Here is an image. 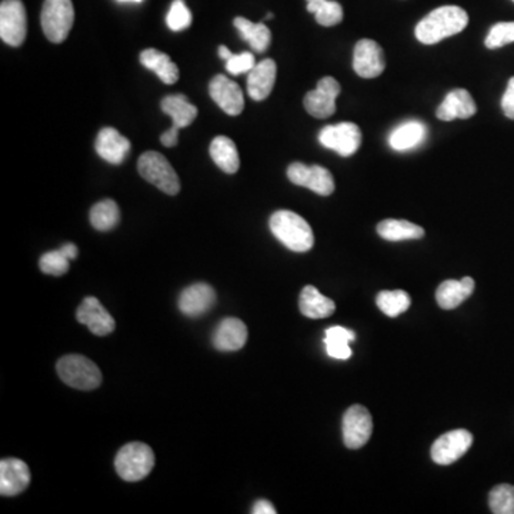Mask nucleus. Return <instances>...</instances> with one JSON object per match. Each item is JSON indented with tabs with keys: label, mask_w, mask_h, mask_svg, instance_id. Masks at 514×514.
Instances as JSON below:
<instances>
[{
	"label": "nucleus",
	"mask_w": 514,
	"mask_h": 514,
	"mask_svg": "<svg viewBox=\"0 0 514 514\" xmlns=\"http://www.w3.org/2000/svg\"><path fill=\"white\" fill-rule=\"evenodd\" d=\"M468 14L458 6H441L430 12L415 26V38L423 45H436L446 38L463 32Z\"/></svg>",
	"instance_id": "1"
},
{
	"label": "nucleus",
	"mask_w": 514,
	"mask_h": 514,
	"mask_svg": "<svg viewBox=\"0 0 514 514\" xmlns=\"http://www.w3.org/2000/svg\"><path fill=\"white\" fill-rule=\"evenodd\" d=\"M269 226L276 239L290 251L304 253L313 247V230L309 223L295 211H275L269 220Z\"/></svg>",
	"instance_id": "2"
},
{
	"label": "nucleus",
	"mask_w": 514,
	"mask_h": 514,
	"mask_svg": "<svg viewBox=\"0 0 514 514\" xmlns=\"http://www.w3.org/2000/svg\"><path fill=\"white\" fill-rule=\"evenodd\" d=\"M117 475L126 482H139L148 477L155 467V453L141 441L126 444L115 458Z\"/></svg>",
	"instance_id": "3"
},
{
	"label": "nucleus",
	"mask_w": 514,
	"mask_h": 514,
	"mask_svg": "<svg viewBox=\"0 0 514 514\" xmlns=\"http://www.w3.org/2000/svg\"><path fill=\"white\" fill-rule=\"evenodd\" d=\"M56 370L64 383L78 390H93L102 383L99 367L81 355L62 357L57 362Z\"/></svg>",
	"instance_id": "4"
},
{
	"label": "nucleus",
	"mask_w": 514,
	"mask_h": 514,
	"mask_svg": "<svg viewBox=\"0 0 514 514\" xmlns=\"http://www.w3.org/2000/svg\"><path fill=\"white\" fill-rule=\"evenodd\" d=\"M138 170L143 179L148 180L149 184L158 187L163 193L170 196L179 193L180 180L176 170L173 169L169 160L160 153L152 150L143 153L139 158Z\"/></svg>",
	"instance_id": "5"
},
{
	"label": "nucleus",
	"mask_w": 514,
	"mask_h": 514,
	"mask_svg": "<svg viewBox=\"0 0 514 514\" xmlns=\"http://www.w3.org/2000/svg\"><path fill=\"white\" fill-rule=\"evenodd\" d=\"M40 23L43 32L50 42H64L74 23V7L72 0H45Z\"/></svg>",
	"instance_id": "6"
},
{
	"label": "nucleus",
	"mask_w": 514,
	"mask_h": 514,
	"mask_svg": "<svg viewBox=\"0 0 514 514\" xmlns=\"http://www.w3.org/2000/svg\"><path fill=\"white\" fill-rule=\"evenodd\" d=\"M28 33L26 9L21 0H4L0 4V38L9 47H18Z\"/></svg>",
	"instance_id": "7"
},
{
	"label": "nucleus",
	"mask_w": 514,
	"mask_h": 514,
	"mask_svg": "<svg viewBox=\"0 0 514 514\" xmlns=\"http://www.w3.org/2000/svg\"><path fill=\"white\" fill-rule=\"evenodd\" d=\"M319 141L324 148L335 150L343 158L355 155L362 146V132L359 126L350 122L330 124L321 129L319 133Z\"/></svg>",
	"instance_id": "8"
},
{
	"label": "nucleus",
	"mask_w": 514,
	"mask_h": 514,
	"mask_svg": "<svg viewBox=\"0 0 514 514\" xmlns=\"http://www.w3.org/2000/svg\"><path fill=\"white\" fill-rule=\"evenodd\" d=\"M373 433V420L362 405L350 406L343 415V441L346 448L357 450L369 441Z\"/></svg>",
	"instance_id": "9"
},
{
	"label": "nucleus",
	"mask_w": 514,
	"mask_h": 514,
	"mask_svg": "<svg viewBox=\"0 0 514 514\" xmlns=\"http://www.w3.org/2000/svg\"><path fill=\"white\" fill-rule=\"evenodd\" d=\"M287 177L297 186L307 187L321 196H330L335 192V179L326 167L319 165L306 166L292 163L287 169Z\"/></svg>",
	"instance_id": "10"
},
{
	"label": "nucleus",
	"mask_w": 514,
	"mask_h": 514,
	"mask_svg": "<svg viewBox=\"0 0 514 514\" xmlns=\"http://www.w3.org/2000/svg\"><path fill=\"white\" fill-rule=\"evenodd\" d=\"M472 444L473 434L470 432L465 429L451 430L434 441L432 446V458L437 465H451L462 458L468 449L472 448Z\"/></svg>",
	"instance_id": "11"
},
{
	"label": "nucleus",
	"mask_w": 514,
	"mask_h": 514,
	"mask_svg": "<svg viewBox=\"0 0 514 514\" xmlns=\"http://www.w3.org/2000/svg\"><path fill=\"white\" fill-rule=\"evenodd\" d=\"M340 95V83L335 78L321 79L314 90L304 96L307 113L317 119H326L336 112V99Z\"/></svg>",
	"instance_id": "12"
},
{
	"label": "nucleus",
	"mask_w": 514,
	"mask_h": 514,
	"mask_svg": "<svg viewBox=\"0 0 514 514\" xmlns=\"http://www.w3.org/2000/svg\"><path fill=\"white\" fill-rule=\"evenodd\" d=\"M386 67L383 49L372 39H362L356 43L353 53V69L360 78L373 79L381 76Z\"/></svg>",
	"instance_id": "13"
},
{
	"label": "nucleus",
	"mask_w": 514,
	"mask_h": 514,
	"mask_svg": "<svg viewBox=\"0 0 514 514\" xmlns=\"http://www.w3.org/2000/svg\"><path fill=\"white\" fill-rule=\"evenodd\" d=\"M209 93L211 99L218 103V107L230 116H237L244 112V92L237 83L226 78L225 74H218L211 79Z\"/></svg>",
	"instance_id": "14"
},
{
	"label": "nucleus",
	"mask_w": 514,
	"mask_h": 514,
	"mask_svg": "<svg viewBox=\"0 0 514 514\" xmlns=\"http://www.w3.org/2000/svg\"><path fill=\"white\" fill-rule=\"evenodd\" d=\"M76 317H78L79 323L85 324L93 335L100 336V338L110 335L116 328L112 314L96 297H86L79 306Z\"/></svg>",
	"instance_id": "15"
},
{
	"label": "nucleus",
	"mask_w": 514,
	"mask_h": 514,
	"mask_svg": "<svg viewBox=\"0 0 514 514\" xmlns=\"http://www.w3.org/2000/svg\"><path fill=\"white\" fill-rule=\"evenodd\" d=\"M215 304V289L208 283H196L180 293V312L189 317L203 316Z\"/></svg>",
	"instance_id": "16"
},
{
	"label": "nucleus",
	"mask_w": 514,
	"mask_h": 514,
	"mask_svg": "<svg viewBox=\"0 0 514 514\" xmlns=\"http://www.w3.org/2000/svg\"><path fill=\"white\" fill-rule=\"evenodd\" d=\"M30 483V470L19 458H4L0 462V494L12 497L21 494Z\"/></svg>",
	"instance_id": "17"
},
{
	"label": "nucleus",
	"mask_w": 514,
	"mask_h": 514,
	"mask_svg": "<svg viewBox=\"0 0 514 514\" xmlns=\"http://www.w3.org/2000/svg\"><path fill=\"white\" fill-rule=\"evenodd\" d=\"M96 152L106 162L120 165L131 152V141L115 127H105L96 138Z\"/></svg>",
	"instance_id": "18"
},
{
	"label": "nucleus",
	"mask_w": 514,
	"mask_h": 514,
	"mask_svg": "<svg viewBox=\"0 0 514 514\" xmlns=\"http://www.w3.org/2000/svg\"><path fill=\"white\" fill-rule=\"evenodd\" d=\"M246 324L236 317H227L218 323L213 333V346L220 352H236L242 349L247 342Z\"/></svg>",
	"instance_id": "19"
},
{
	"label": "nucleus",
	"mask_w": 514,
	"mask_h": 514,
	"mask_svg": "<svg viewBox=\"0 0 514 514\" xmlns=\"http://www.w3.org/2000/svg\"><path fill=\"white\" fill-rule=\"evenodd\" d=\"M477 112V106L472 95L466 89L451 90L441 105L437 107V119L451 122L455 119H470Z\"/></svg>",
	"instance_id": "20"
},
{
	"label": "nucleus",
	"mask_w": 514,
	"mask_h": 514,
	"mask_svg": "<svg viewBox=\"0 0 514 514\" xmlns=\"http://www.w3.org/2000/svg\"><path fill=\"white\" fill-rule=\"evenodd\" d=\"M278 66L273 59H264L249 72L247 93L253 100H264L275 88Z\"/></svg>",
	"instance_id": "21"
},
{
	"label": "nucleus",
	"mask_w": 514,
	"mask_h": 514,
	"mask_svg": "<svg viewBox=\"0 0 514 514\" xmlns=\"http://www.w3.org/2000/svg\"><path fill=\"white\" fill-rule=\"evenodd\" d=\"M475 280L463 278L462 280H446L437 287L436 300L444 310H453L472 296L475 292Z\"/></svg>",
	"instance_id": "22"
},
{
	"label": "nucleus",
	"mask_w": 514,
	"mask_h": 514,
	"mask_svg": "<svg viewBox=\"0 0 514 514\" xmlns=\"http://www.w3.org/2000/svg\"><path fill=\"white\" fill-rule=\"evenodd\" d=\"M426 126L419 120H409L391 132L389 145L393 150L406 152L417 148L426 139Z\"/></svg>",
	"instance_id": "23"
},
{
	"label": "nucleus",
	"mask_w": 514,
	"mask_h": 514,
	"mask_svg": "<svg viewBox=\"0 0 514 514\" xmlns=\"http://www.w3.org/2000/svg\"><path fill=\"white\" fill-rule=\"evenodd\" d=\"M300 312L309 319H324L335 313L336 304L333 300L323 296L314 286H306L300 293Z\"/></svg>",
	"instance_id": "24"
},
{
	"label": "nucleus",
	"mask_w": 514,
	"mask_h": 514,
	"mask_svg": "<svg viewBox=\"0 0 514 514\" xmlns=\"http://www.w3.org/2000/svg\"><path fill=\"white\" fill-rule=\"evenodd\" d=\"M141 64L155 72L166 85H173L179 81V67L173 64L169 55L158 49H146L141 53Z\"/></svg>",
	"instance_id": "25"
},
{
	"label": "nucleus",
	"mask_w": 514,
	"mask_h": 514,
	"mask_svg": "<svg viewBox=\"0 0 514 514\" xmlns=\"http://www.w3.org/2000/svg\"><path fill=\"white\" fill-rule=\"evenodd\" d=\"M162 110L172 117V127L179 131L193 124L198 117V107L192 105L184 95L166 96L162 100Z\"/></svg>",
	"instance_id": "26"
},
{
	"label": "nucleus",
	"mask_w": 514,
	"mask_h": 514,
	"mask_svg": "<svg viewBox=\"0 0 514 514\" xmlns=\"http://www.w3.org/2000/svg\"><path fill=\"white\" fill-rule=\"evenodd\" d=\"M210 156L213 162L223 172L235 175L240 167L239 152L232 139L226 136H218L210 143Z\"/></svg>",
	"instance_id": "27"
},
{
	"label": "nucleus",
	"mask_w": 514,
	"mask_h": 514,
	"mask_svg": "<svg viewBox=\"0 0 514 514\" xmlns=\"http://www.w3.org/2000/svg\"><path fill=\"white\" fill-rule=\"evenodd\" d=\"M377 233L389 242H402V240L422 239L424 229L407 220L388 218L377 225Z\"/></svg>",
	"instance_id": "28"
},
{
	"label": "nucleus",
	"mask_w": 514,
	"mask_h": 514,
	"mask_svg": "<svg viewBox=\"0 0 514 514\" xmlns=\"http://www.w3.org/2000/svg\"><path fill=\"white\" fill-rule=\"evenodd\" d=\"M356 338V335L343 326H331L326 330L324 345L329 356L338 360H347L352 357L350 342Z\"/></svg>",
	"instance_id": "29"
},
{
	"label": "nucleus",
	"mask_w": 514,
	"mask_h": 514,
	"mask_svg": "<svg viewBox=\"0 0 514 514\" xmlns=\"http://www.w3.org/2000/svg\"><path fill=\"white\" fill-rule=\"evenodd\" d=\"M233 23L254 52L263 53L270 47V29L264 23H253V21H247L246 18H236Z\"/></svg>",
	"instance_id": "30"
},
{
	"label": "nucleus",
	"mask_w": 514,
	"mask_h": 514,
	"mask_svg": "<svg viewBox=\"0 0 514 514\" xmlns=\"http://www.w3.org/2000/svg\"><path fill=\"white\" fill-rule=\"evenodd\" d=\"M89 218H90V223L96 230L109 232V230L115 229L117 223L120 222L119 206L112 199H105L90 209Z\"/></svg>",
	"instance_id": "31"
},
{
	"label": "nucleus",
	"mask_w": 514,
	"mask_h": 514,
	"mask_svg": "<svg viewBox=\"0 0 514 514\" xmlns=\"http://www.w3.org/2000/svg\"><path fill=\"white\" fill-rule=\"evenodd\" d=\"M307 11L314 14L319 25L326 28L338 25L343 21L342 4L333 0H307Z\"/></svg>",
	"instance_id": "32"
},
{
	"label": "nucleus",
	"mask_w": 514,
	"mask_h": 514,
	"mask_svg": "<svg viewBox=\"0 0 514 514\" xmlns=\"http://www.w3.org/2000/svg\"><path fill=\"white\" fill-rule=\"evenodd\" d=\"M376 304L386 316L396 317L410 307V296L405 290H383L376 297Z\"/></svg>",
	"instance_id": "33"
},
{
	"label": "nucleus",
	"mask_w": 514,
	"mask_h": 514,
	"mask_svg": "<svg viewBox=\"0 0 514 514\" xmlns=\"http://www.w3.org/2000/svg\"><path fill=\"white\" fill-rule=\"evenodd\" d=\"M490 510L494 514H514V486L499 484L489 494Z\"/></svg>",
	"instance_id": "34"
},
{
	"label": "nucleus",
	"mask_w": 514,
	"mask_h": 514,
	"mask_svg": "<svg viewBox=\"0 0 514 514\" xmlns=\"http://www.w3.org/2000/svg\"><path fill=\"white\" fill-rule=\"evenodd\" d=\"M510 43H514V21L496 23L493 28L490 29L484 40L487 49L492 50L501 49Z\"/></svg>",
	"instance_id": "35"
},
{
	"label": "nucleus",
	"mask_w": 514,
	"mask_h": 514,
	"mask_svg": "<svg viewBox=\"0 0 514 514\" xmlns=\"http://www.w3.org/2000/svg\"><path fill=\"white\" fill-rule=\"evenodd\" d=\"M69 259L62 251L47 252L40 257L39 268L43 273L50 276H64L69 270Z\"/></svg>",
	"instance_id": "36"
},
{
	"label": "nucleus",
	"mask_w": 514,
	"mask_h": 514,
	"mask_svg": "<svg viewBox=\"0 0 514 514\" xmlns=\"http://www.w3.org/2000/svg\"><path fill=\"white\" fill-rule=\"evenodd\" d=\"M166 21H167V26L173 32H180V30H184V29L192 25V12L184 4V0H175L173 2Z\"/></svg>",
	"instance_id": "37"
},
{
	"label": "nucleus",
	"mask_w": 514,
	"mask_h": 514,
	"mask_svg": "<svg viewBox=\"0 0 514 514\" xmlns=\"http://www.w3.org/2000/svg\"><path fill=\"white\" fill-rule=\"evenodd\" d=\"M256 66V59L252 52L239 53L232 55L229 59L226 60V69L230 74L249 73Z\"/></svg>",
	"instance_id": "38"
},
{
	"label": "nucleus",
	"mask_w": 514,
	"mask_h": 514,
	"mask_svg": "<svg viewBox=\"0 0 514 514\" xmlns=\"http://www.w3.org/2000/svg\"><path fill=\"white\" fill-rule=\"evenodd\" d=\"M501 109L509 119L514 120V78L508 83V89L501 98Z\"/></svg>",
	"instance_id": "39"
},
{
	"label": "nucleus",
	"mask_w": 514,
	"mask_h": 514,
	"mask_svg": "<svg viewBox=\"0 0 514 514\" xmlns=\"http://www.w3.org/2000/svg\"><path fill=\"white\" fill-rule=\"evenodd\" d=\"M160 141H162V145L166 146V148H175V146L179 143V129L170 127L169 131L162 134Z\"/></svg>",
	"instance_id": "40"
},
{
	"label": "nucleus",
	"mask_w": 514,
	"mask_h": 514,
	"mask_svg": "<svg viewBox=\"0 0 514 514\" xmlns=\"http://www.w3.org/2000/svg\"><path fill=\"white\" fill-rule=\"evenodd\" d=\"M252 513L253 514H275L276 509L273 504L269 501H257L254 503L253 509H252Z\"/></svg>",
	"instance_id": "41"
},
{
	"label": "nucleus",
	"mask_w": 514,
	"mask_h": 514,
	"mask_svg": "<svg viewBox=\"0 0 514 514\" xmlns=\"http://www.w3.org/2000/svg\"><path fill=\"white\" fill-rule=\"evenodd\" d=\"M60 251H62V253H64L69 261H74V259L78 257V247H76V244H64V246L60 247Z\"/></svg>",
	"instance_id": "42"
},
{
	"label": "nucleus",
	"mask_w": 514,
	"mask_h": 514,
	"mask_svg": "<svg viewBox=\"0 0 514 514\" xmlns=\"http://www.w3.org/2000/svg\"><path fill=\"white\" fill-rule=\"evenodd\" d=\"M233 53L230 52L229 49H227V47H218V56H220V59L227 60L229 59L230 56H232Z\"/></svg>",
	"instance_id": "43"
},
{
	"label": "nucleus",
	"mask_w": 514,
	"mask_h": 514,
	"mask_svg": "<svg viewBox=\"0 0 514 514\" xmlns=\"http://www.w3.org/2000/svg\"><path fill=\"white\" fill-rule=\"evenodd\" d=\"M119 2H134V4H139V2H143V0H119Z\"/></svg>",
	"instance_id": "44"
},
{
	"label": "nucleus",
	"mask_w": 514,
	"mask_h": 514,
	"mask_svg": "<svg viewBox=\"0 0 514 514\" xmlns=\"http://www.w3.org/2000/svg\"><path fill=\"white\" fill-rule=\"evenodd\" d=\"M266 19H273V13H269Z\"/></svg>",
	"instance_id": "45"
},
{
	"label": "nucleus",
	"mask_w": 514,
	"mask_h": 514,
	"mask_svg": "<svg viewBox=\"0 0 514 514\" xmlns=\"http://www.w3.org/2000/svg\"><path fill=\"white\" fill-rule=\"evenodd\" d=\"M513 2H514V0H513Z\"/></svg>",
	"instance_id": "46"
}]
</instances>
